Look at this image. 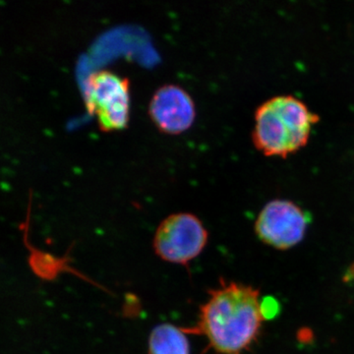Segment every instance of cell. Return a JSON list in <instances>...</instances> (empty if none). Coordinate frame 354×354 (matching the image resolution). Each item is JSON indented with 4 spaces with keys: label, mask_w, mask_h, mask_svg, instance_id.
<instances>
[{
    "label": "cell",
    "mask_w": 354,
    "mask_h": 354,
    "mask_svg": "<svg viewBox=\"0 0 354 354\" xmlns=\"http://www.w3.org/2000/svg\"><path fill=\"white\" fill-rule=\"evenodd\" d=\"M208 241V230L197 216L176 213L160 223L153 236V248L160 260L187 267L199 257Z\"/></svg>",
    "instance_id": "3957f363"
},
{
    "label": "cell",
    "mask_w": 354,
    "mask_h": 354,
    "mask_svg": "<svg viewBox=\"0 0 354 354\" xmlns=\"http://www.w3.org/2000/svg\"><path fill=\"white\" fill-rule=\"evenodd\" d=\"M310 218L295 203L274 200L266 205L255 223L260 241L279 250L297 245L304 239Z\"/></svg>",
    "instance_id": "5b68a950"
},
{
    "label": "cell",
    "mask_w": 354,
    "mask_h": 354,
    "mask_svg": "<svg viewBox=\"0 0 354 354\" xmlns=\"http://www.w3.org/2000/svg\"><path fill=\"white\" fill-rule=\"evenodd\" d=\"M266 318L259 290L221 281L200 306L196 325L186 334L202 335L218 354H243L259 337Z\"/></svg>",
    "instance_id": "6da1fadb"
},
{
    "label": "cell",
    "mask_w": 354,
    "mask_h": 354,
    "mask_svg": "<svg viewBox=\"0 0 354 354\" xmlns=\"http://www.w3.org/2000/svg\"><path fill=\"white\" fill-rule=\"evenodd\" d=\"M149 115L156 127L167 134H179L191 127L196 118L194 100L183 87L167 84L153 93Z\"/></svg>",
    "instance_id": "8992f818"
},
{
    "label": "cell",
    "mask_w": 354,
    "mask_h": 354,
    "mask_svg": "<svg viewBox=\"0 0 354 354\" xmlns=\"http://www.w3.org/2000/svg\"><path fill=\"white\" fill-rule=\"evenodd\" d=\"M88 113L97 118L102 131L125 128L130 118V81L109 70L91 74L86 87Z\"/></svg>",
    "instance_id": "277c9868"
},
{
    "label": "cell",
    "mask_w": 354,
    "mask_h": 354,
    "mask_svg": "<svg viewBox=\"0 0 354 354\" xmlns=\"http://www.w3.org/2000/svg\"><path fill=\"white\" fill-rule=\"evenodd\" d=\"M183 328L169 323L156 326L149 337L148 354H190V342Z\"/></svg>",
    "instance_id": "52a82bcc"
},
{
    "label": "cell",
    "mask_w": 354,
    "mask_h": 354,
    "mask_svg": "<svg viewBox=\"0 0 354 354\" xmlns=\"http://www.w3.org/2000/svg\"><path fill=\"white\" fill-rule=\"evenodd\" d=\"M318 120L295 97H274L256 113L254 145L266 156L286 157L306 145L312 125Z\"/></svg>",
    "instance_id": "7a4b0ae2"
}]
</instances>
